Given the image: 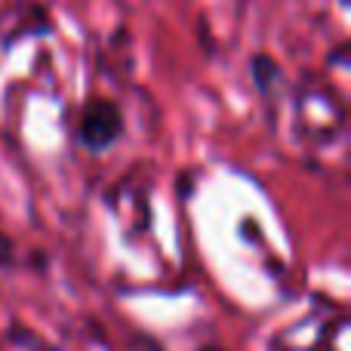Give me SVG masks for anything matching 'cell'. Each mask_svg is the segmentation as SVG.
Instances as JSON below:
<instances>
[{"label": "cell", "mask_w": 351, "mask_h": 351, "mask_svg": "<svg viewBox=\"0 0 351 351\" xmlns=\"http://www.w3.org/2000/svg\"><path fill=\"white\" fill-rule=\"evenodd\" d=\"M127 136V117L108 96H90L77 111V142L90 154H105Z\"/></svg>", "instance_id": "cell-1"}, {"label": "cell", "mask_w": 351, "mask_h": 351, "mask_svg": "<svg viewBox=\"0 0 351 351\" xmlns=\"http://www.w3.org/2000/svg\"><path fill=\"white\" fill-rule=\"evenodd\" d=\"M250 74H253L256 90L268 96V93H271V86L280 80V65L268 53H256L253 59H250Z\"/></svg>", "instance_id": "cell-2"}, {"label": "cell", "mask_w": 351, "mask_h": 351, "mask_svg": "<svg viewBox=\"0 0 351 351\" xmlns=\"http://www.w3.org/2000/svg\"><path fill=\"white\" fill-rule=\"evenodd\" d=\"M127 351H167V348H164V342H160L158 336H152V333H142V330H136V333H130Z\"/></svg>", "instance_id": "cell-3"}, {"label": "cell", "mask_w": 351, "mask_h": 351, "mask_svg": "<svg viewBox=\"0 0 351 351\" xmlns=\"http://www.w3.org/2000/svg\"><path fill=\"white\" fill-rule=\"evenodd\" d=\"M12 265H16V241L0 231V271H10Z\"/></svg>", "instance_id": "cell-4"}, {"label": "cell", "mask_w": 351, "mask_h": 351, "mask_svg": "<svg viewBox=\"0 0 351 351\" xmlns=\"http://www.w3.org/2000/svg\"><path fill=\"white\" fill-rule=\"evenodd\" d=\"M194 351H225V348H219V346H197Z\"/></svg>", "instance_id": "cell-5"}]
</instances>
